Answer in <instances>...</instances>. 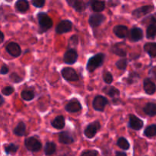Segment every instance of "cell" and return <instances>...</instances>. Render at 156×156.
Listing matches in <instances>:
<instances>
[{
  "label": "cell",
  "instance_id": "6da1fadb",
  "mask_svg": "<svg viewBox=\"0 0 156 156\" xmlns=\"http://www.w3.org/2000/svg\"><path fill=\"white\" fill-rule=\"evenodd\" d=\"M105 56L103 53H97L88 59L86 65V69L89 73H93L96 69L101 66L105 61Z\"/></svg>",
  "mask_w": 156,
  "mask_h": 156
},
{
  "label": "cell",
  "instance_id": "7a4b0ae2",
  "mask_svg": "<svg viewBox=\"0 0 156 156\" xmlns=\"http://www.w3.org/2000/svg\"><path fill=\"white\" fill-rule=\"evenodd\" d=\"M38 24H39V33H44L47 31L53 26V20L47 13L40 12L37 15Z\"/></svg>",
  "mask_w": 156,
  "mask_h": 156
},
{
  "label": "cell",
  "instance_id": "3957f363",
  "mask_svg": "<svg viewBox=\"0 0 156 156\" xmlns=\"http://www.w3.org/2000/svg\"><path fill=\"white\" fill-rule=\"evenodd\" d=\"M24 146L26 149L32 152H37L42 148V143L35 137L31 136L26 138L24 140Z\"/></svg>",
  "mask_w": 156,
  "mask_h": 156
},
{
  "label": "cell",
  "instance_id": "277c9868",
  "mask_svg": "<svg viewBox=\"0 0 156 156\" xmlns=\"http://www.w3.org/2000/svg\"><path fill=\"white\" fill-rule=\"evenodd\" d=\"M101 129V124L98 121H94L89 123L84 130V134L88 139H92Z\"/></svg>",
  "mask_w": 156,
  "mask_h": 156
},
{
  "label": "cell",
  "instance_id": "5b68a950",
  "mask_svg": "<svg viewBox=\"0 0 156 156\" xmlns=\"http://www.w3.org/2000/svg\"><path fill=\"white\" fill-rule=\"evenodd\" d=\"M61 74L64 79L69 81V82H76L79 79L76 70L71 67H66V68L62 69L61 71Z\"/></svg>",
  "mask_w": 156,
  "mask_h": 156
},
{
  "label": "cell",
  "instance_id": "8992f818",
  "mask_svg": "<svg viewBox=\"0 0 156 156\" xmlns=\"http://www.w3.org/2000/svg\"><path fill=\"white\" fill-rule=\"evenodd\" d=\"M108 100L102 95H97L93 100V108L97 111H104L105 108L108 105Z\"/></svg>",
  "mask_w": 156,
  "mask_h": 156
},
{
  "label": "cell",
  "instance_id": "52a82bcc",
  "mask_svg": "<svg viewBox=\"0 0 156 156\" xmlns=\"http://www.w3.org/2000/svg\"><path fill=\"white\" fill-rule=\"evenodd\" d=\"M105 20H106V17L105 15L96 12V13L90 15L89 19H88V23H89L90 26L92 28H94V27H97L98 26L101 25L105 22Z\"/></svg>",
  "mask_w": 156,
  "mask_h": 156
},
{
  "label": "cell",
  "instance_id": "ba28073f",
  "mask_svg": "<svg viewBox=\"0 0 156 156\" xmlns=\"http://www.w3.org/2000/svg\"><path fill=\"white\" fill-rule=\"evenodd\" d=\"M73 28V23L69 20H62L56 27V32L58 34L68 33Z\"/></svg>",
  "mask_w": 156,
  "mask_h": 156
},
{
  "label": "cell",
  "instance_id": "9c48e42d",
  "mask_svg": "<svg viewBox=\"0 0 156 156\" xmlns=\"http://www.w3.org/2000/svg\"><path fill=\"white\" fill-rule=\"evenodd\" d=\"M78 53L74 49H69L64 53L63 61L66 64L68 65H73L77 61L78 59Z\"/></svg>",
  "mask_w": 156,
  "mask_h": 156
},
{
  "label": "cell",
  "instance_id": "30bf717a",
  "mask_svg": "<svg viewBox=\"0 0 156 156\" xmlns=\"http://www.w3.org/2000/svg\"><path fill=\"white\" fill-rule=\"evenodd\" d=\"M143 125H144V123L141 119H140L133 114L129 115L128 126L130 129H133V130H140L143 127Z\"/></svg>",
  "mask_w": 156,
  "mask_h": 156
},
{
  "label": "cell",
  "instance_id": "8fae6325",
  "mask_svg": "<svg viewBox=\"0 0 156 156\" xmlns=\"http://www.w3.org/2000/svg\"><path fill=\"white\" fill-rule=\"evenodd\" d=\"M149 24L146 29V37L153 39L156 37V18L154 16H149Z\"/></svg>",
  "mask_w": 156,
  "mask_h": 156
},
{
  "label": "cell",
  "instance_id": "7c38bea8",
  "mask_svg": "<svg viewBox=\"0 0 156 156\" xmlns=\"http://www.w3.org/2000/svg\"><path fill=\"white\" fill-rule=\"evenodd\" d=\"M82 108V105L76 98H73L70 100L65 107V110L69 113H77L80 111Z\"/></svg>",
  "mask_w": 156,
  "mask_h": 156
},
{
  "label": "cell",
  "instance_id": "4fadbf2b",
  "mask_svg": "<svg viewBox=\"0 0 156 156\" xmlns=\"http://www.w3.org/2000/svg\"><path fill=\"white\" fill-rule=\"evenodd\" d=\"M153 10H154L153 5L142 6V7L135 9V10L132 12V15L133 16L135 17V18H142V17L145 16V15H148V14L150 13V12Z\"/></svg>",
  "mask_w": 156,
  "mask_h": 156
},
{
  "label": "cell",
  "instance_id": "5bb4252c",
  "mask_svg": "<svg viewBox=\"0 0 156 156\" xmlns=\"http://www.w3.org/2000/svg\"><path fill=\"white\" fill-rule=\"evenodd\" d=\"M5 50L9 55L13 57H18L21 54V49L17 43L11 42L6 46Z\"/></svg>",
  "mask_w": 156,
  "mask_h": 156
},
{
  "label": "cell",
  "instance_id": "9a60e30c",
  "mask_svg": "<svg viewBox=\"0 0 156 156\" xmlns=\"http://www.w3.org/2000/svg\"><path fill=\"white\" fill-rule=\"evenodd\" d=\"M59 142L64 145H70L75 142L74 137L68 131H62L59 134Z\"/></svg>",
  "mask_w": 156,
  "mask_h": 156
},
{
  "label": "cell",
  "instance_id": "2e32d148",
  "mask_svg": "<svg viewBox=\"0 0 156 156\" xmlns=\"http://www.w3.org/2000/svg\"><path fill=\"white\" fill-rule=\"evenodd\" d=\"M113 31L119 38H125L129 35V29L125 25H116L113 29Z\"/></svg>",
  "mask_w": 156,
  "mask_h": 156
},
{
  "label": "cell",
  "instance_id": "e0dca14e",
  "mask_svg": "<svg viewBox=\"0 0 156 156\" xmlns=\"http://www.w3.org/2000/svg\"><path fill=\"white\" fill-rule=\"evenodd\" d=\"M143 88L147 94H153L156 91V85L150 79L146 78L143 82Z\"/></svg>",
  "mask_w": 156,
  "mask_h": 156
},
{
  "label": "cell",
  "instance_id": "ac0fdd59",
  "mask_svg": "<svg viewBox=\"0 0 156 156\" xmlns=\"http://www.w3.org/2000/svg\"><path fill=\"white\" fill-rule=\"evenodd\" d=\"M129 36H130L131 41L133 42H137V41H141L143 38V31L140 27H133L129 32Z\"/></svg>",
  "mask_w": 156,
  "mask_h": 156
},
{
  "label": "cell",
  "instance_id": "d6986e66",
  "mask_svg": "<svg viewBox=\"0 0 156 156\" xmlns=\"http://www.w3.org/2000/svg\"><path fill=\"white\" fill-rule=\"evenodd\" d=\"M88 4L91 5V9L94 12H101L105 9V2L102 0H90Z\"/></svg>",
  "mask_w": 156,
  "mask_h": 156
},
{
  "label": "cell",
  "instance_id": "ffe728a7",
  "mask_svg": "<svg viewBox=\"0 0 156 156\" xmlns=\"http://www.w3.org/2000/svg\"><path fill=\"white\" fill-rule=\"evenodd\" d=\"M15 7L18 12L24 13L29 9V2L27 0H18L15 2Z\"/></svg>",
  "mask_w": 156,
  "mask_h": 156
},
{
  "label": "cell",
  "instance_id": "44dd1931",
  "mask_svg": "<svg viewBox=\"0 0 156 156\" xmlns=\"http://www.w3.org/2000/svg\"><path fill=\"white\" fill-rule=\"evenodd\" d=\"M51 125L56 129H62L65 127V118L62 116H58L51 121Z\"/></svg>",
  "mask_w": 156,
  "mask_h": 156
},
{
  "label": "cell",
  "instance_id": "7402d4cb",
  "mask_svg": "<svg viewBox=\"0 0 156 156\" xmlns=\"http://www.w3.org/2000/svg\"><path fill=\"white\" fill-rule=\"evenodd\" d=\"M143 111L146 115L149 117L156 116V105L152 102H149L143 108Z\"/></svg>",
  "mask_w": 156,
  "mask_h": 156
},
{
  "label": "cell",
  "instance_id": "603a6c76",
  "mask_svg": "<svg viewBox=\"0 0 156 156\" xmlns=\"http://www.w3.org/2000/svg\"><path fill=\"white\" fill-rule=\"evenodd\" d=\"M102 91H103L104 93H105L107 95H108L111 98L117 97V96L120 95V91H119L117 88H115V87L114 86H109V85L105 87Z\"/></svg>",
  "mask_w": 156,
  "mask_h": 156
},
{
  "label": "cell",
  "instance_id": "cb8c5ba5",
  "mask_svg": "<svg viewBox=\"0 0 156 156\" xmlns=\"http://www.w3.org/2000/svg\"><path fill=\"white\" fill-rule=\"evenodd\" d=\"M18 149H19V146L15 143H9L4 146V151L8 155H15L18 152Z\"/></svg>",
  "mask_w": 156,
  "mask_h": 156
},
{
  "label": "cell",
  "instance_id": "d4e9b609",
  "mask_svg": "<svg viewBox=\"0 0 156 156\" xmlns=\"http://www.w3.org/2000/svg\"><path fill=\"white\" fill-rule=\"evenodd\" d=\"M144 50L150 57H155L156 56V43L149 42L144 45Z\"/></svg>",
  "mask_w": 156,
  "mask_h": 156
},
{
  "label": "cell",
  "instance_id": "484cf974",
  "mask_svg": "<svg viewBox=\"0 0 156 156\" xmlns=\"http://www.w3.org/2000/svg\"><path fill=\"white\" fill-rule=\"evenodd\" d=\"M14 134L17 136H23L25 135L26 125L24 122H19L13 130Z\"/></svg>",
  "mask_w": 156,
  "mask_h": 156
},
{
  "label": "cell",
  "instance_id": "4316f807",
  "mask_svg": "<svg viewBox=\"0 0 156 156\" xmlns=\"http://www.w3.org/2000/svg\"><path fill=\"white\" fill-rule=\"evenodd\" d=\"M56 146L53 142H47L44 146V153L47 156H50L56 152Z\"/></svg>",
  "mask_w": 156,
  "mask_h": 156
},
{
  "label": "cell",
  "instance_id": "83f0119b",
  "mask_svg": "<svg viewBox=\"0 0 156 156\" xmlns=\"http://www.w3.org/2000/svg\"><path fill=\"white\" fill-rule=\"evenodd\" d=\"M117 145L119 148L123 150H128L130 148V144L129 141L124 137H120L117 142Z\"/></svg>",
  "mask_w": 156,
  "mask_h": 156
},
{
  "label": "cell",
  "instance_id": "f1b7e54d",
  "mask_svg": "<svg viewBox=\"0 0 156 156\" xmlns=\"http://www.w3.org/2000/svg\"><path fill=\"white\" fill-rule=\"evenodd\" d=\"M144 136L148 138L156 136V125L152 124L147 126L144 130Z\"/></svg>",
  "mask_w": 156,
  "mask_h": 156
},
{
  "label": "cell",
  "instance_id": "f546056e",
  "mask_svg": "<svg viewBox=\"0 0 156 156\" xmlns=\"http://www.w3.org/2000/svg\"><path fill=\"white\" fill-rule=\"evenodd\" d=\"M88 4L85 3V2L82 0H77L74 5H73V8L78 12H82L87 9Z\"/></svg>",
  "mask_w": 156,
  "mask_h": 156
},
{
  "label": "cell",
  "instance_id": "4dcf8cb0",
  "mask_svg": "<svg viewBox=\"0 0 156 156\" xmlns=\"http://www.w3.org/2000/svg\"><path fill=\"white\" fill-rule=\"evenodd\" d=\"M21 98L24 101H30L33 100L34 98V93L33 91H30V90H23L21 91Z\"/></svg>",
  "mask_w": 156,
  "mask_h": 156
},
{
  "label": "cell",
  "instance_id": "1f68e13d",
  "mask_svg": "<svg viewBox=\"0 0 156 156\" xmlns=\"http://www.w3.org/2000/svg\"><path fill=\"white\" fill-rule=\"evenodd\" d=\"M111 52L114 53L115 55H117V56H120V57H125L126 56V50L122 48H119L118 47H117V45H114L111 47Z\"/></svg>",
  "mask_w": 156,
  "mask_h": 156
},
{
  "label": "cell",
  "instance_id": "d6a6232c",
  "mask_svg": "<svg viewBox=\"0 0 156 156\" xmlns=\"http://www.w3.org/2000/svg\"><path fill=\"white\" fill-rule=\"evenodd\" d=\"M127 59L126 58H122V59H119L116 62L115 65L117 68L120 70H126V67H127Z\"/></svg>",
  "mask_w": 156,
  "mask_h": 156
},
{
  "label": "cell",
  "instance_id": "836d02e7",
  "mask_svg": "<svg viewBox=\"0 0 156 156\" xmlns=\"http://www.w3.org/2000/svg\"><path fill=\"white\" fill-rule=\"evenodd\" d=\"M139 79H140V76L136 73H130L126 79V82L129 85H131L136 82Z\"/></svg>",
  "mask_w": 156,
  "mask_h": 156
},
{
  "label": "cell",
  "instance_id": "e575fe53",
  "mask_svg": "<svg viewBox=\"0 0 156 156\" xmlns=\"http://www.w3.org/2000/svg\"><path fill=\"white\" fill-rule=\"evenodd\" d=\"M103 79L104 81H105V83L108 84V85H110V84L112 83L113 80H114L112 74L108 71L105 72V73H103Z\"/></svg>",
  "mask_w": 156,
  "mask_h": 156
},
{
  "label": "cell",
  "instance_id": "d590c367",
  "mask_svg": "<svg viewBox=\"0 0 156 156\" xmlns=\"http://www.w3.org/2000/svg\"><path fill=\"white\" fill-rule=\"evenodd\" d=\"M9 79L14 83H20V82L23 81V78L20 77L16 73H12L10 75V76H9Z\"/></svg>",
  "mask_w": 156,
  "mask_h": 156
},
{
  "label": "cell",
  "instance_id": "8d00e7d4",
  "mask_svg": "<svg viewBox=\"0 0 156 156\" xmlns=\"http://www.w3.org/2000/svg\"><path fill=\"white\" fill-rule=\"evenodd\" d=\"M80 156H98V152L94 149L91 150H85L82 152Z\"/></svg>",
  "mask_w": 156,
  "mask_h": 156
},
{
  "label": "cell",
  "instance_id": "74e56055",
  "mask_svg": "<svg viewBox=\"0 0 156 156\" xmlns=\"http://www.w3.org/2000/svg\"><path fill=\"white\" fill-rule=\"evenodd\" d=\"M15 89L12 86H7L5 87L2 90V94L5 96H9L12 94L14 92Z\"/></svg>",
  "mask_w": 156,
  "mask_h": 156
},
{
  "label": "cell",
  "instance_id": "f35d334b",
  "mask_svg": "<svg viewBox=\"0 0 156 156\" xmlns=\"http://www.w3.org/2000/svg\"><path fill=\"white\" fill-rule=\"evenodd\" d=\"M46 0H31L32 5L36 8H42L45 4Z\"/></svg>",
  "mask_w": 156,
  "mask_h": 156
},
{
  "label": "cell",
  "instance_id": "ab89813d",
  "mask_svg": "<svg viewBox=\"0 0 156 156\" xmlns=\"http://www.w3.org/2000/svg\"><path fill=\"white\" fill-rule=\"evenodd\" d=\"M79 44V37H78L77 35H73V36L71 37L70 38V41H69V45H72L73 47H76Z\"/></svg>",
  "mask_w": 156,
  "mask_h": 156
},
{
  "label": "cell",
  "instance_id": "60d3db41",
  "mask_svg": "<svg viewBox=\"0 0 156 156\" xmlns=\"http://www.w3.org/2000/svg\"><path fill=\"white\" fill-rule=\"evenodd\" d=\"M9 72V68L6 65H3L0 69V74L1 75H6Z\"/></svg>",
  "mask_w": 156,
  "mask_h": 156
},
{
  "label": "cell",
  "instance_id": "b9f144b4",
  "mask_svg": "<svg viewBox=\"0 0 156 156\" xmlns=\"http://www.w3.org/2000/svg\"><path fill=\"white\" fill-rule=\"evenodd\" d=\"M150 74L156 79V67H154V68H152V69H151Z\"/></svg>",
  "mask_w": 156,
  "mask_h": 156
},
{
  "label": "cell",
  "instance_id": "7bdbcfd3",
  "mask_svg": "<svg viewBox=\"0 0 156 156\" xmlns=\"http://www.w3.org/2000/svg\"><path fill=\"white\" fill-rule=\"evenodd\" d=\"M66 2L68 3V5L69 6H71V7H73V5L76 3V2L77 1V0H66Z\"/></svg>",
  "mask_w": 156,
  "mask_h": 156
},
{
  "label": "cell",
  "instance_id": "ee69618b",
  "mask_svg": "<svg viewBox=\"0 0 156 156\" xmlns=\"http://www.w3.org/2000/svg\"><path fill=\"white\" fill-rule=\"evenodd\" d=\"M115 156H127V155L124 152H116Z\"/></svg>",
  "mask_w": 156,
  "mask_h": 156
},
{
  "label": "cell",
  "instance_id": "f6af8a7d",
  "mask_svg": "<svg viewBox=\"0 0 156 156\" xmlns=\"http://www.w3.org/2000/svg\"><path fill=\"white\" fill-rule=\"evenodd\" d=\"M4 38H5V36H4V34L2 33V32L0 30V44H2V43L4 41Z\"/></svg>",
  "mask_w": 156,
  "mask_h": 156
},
{
  "label": "cell",
  "instance_id": "bcb514c9",
  "mask_svg": "<svg viewBox=\"0 0 156 156\" xmlns=\"http://www.w3.org/2000/svg\"><path fill=\"white\" fill-rule=\"evenodd\" d=\"M4 103H5V99L3 98L2 96L0 94V107H1L2 105Z\"/></svg>",
  "mask_w": 156,
  "mask_h": 156
},
{
  "label": "cell",
  "instance_id": "7dc6e473",
  "mask_svg": "<svg viewBox=\"0 0 156 156\" xmlns=\"http://www.w3.org/2000/svg\"><path fill=\"white\" fill-rule=\"evenodd\" d=\"M59 156H67V155H65V154H63V155H59Z\"/></svg>",
  "mask_w": 156,
  "mask_h": 156
}]
</instances>
